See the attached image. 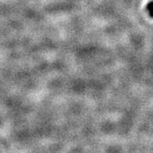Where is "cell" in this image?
<instances>
[{
    "label": "cell",
    "instance_id": "obj_1",
    "mask_svg": "<svg viewBox=\"0 0 153 153\" xmlns=\"http://www.w3.org/2000/svg\"><path fill=\"white\" fill-rule=\"evenodd\" d=\"M148 10H149L150 15H151L152 16H153V2L149 3V6H148Z\"/></svg>",
    "mask_w": 153,
    "mask_h": 153
}]
</instances>
